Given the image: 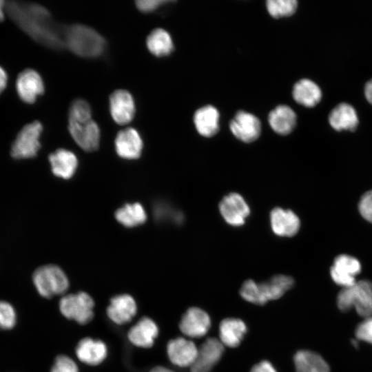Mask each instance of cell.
<instances>
[{
    "label": "cell",
    "instance_id": "22",
    "mask_svg": "<svg viewBox=\"0 0 372 372\" xmlns=\"http://www.w3.org/2000/svg\"><path fill=\"white\" fill-rule=\"evenodd\" d=\"M158 334V328L155 322L149 318L143 317L130 328L127 338L136 347L150 348Z\"/></svg>",
    "mask_w": 372,
    "mask_h": 372
},
{
    "label": "cell",
    "instance_id": "18",
    "mask_svg": "<svg viewBox=\"0 0 372 372\" xmlns=\"http://www.w3.org/2000/svg\"><path fill=\"white\" fill-rule=\"evenodd\" d=\"M137 311L136 301L129 294H121L112 297L107 308L108 318L116 324L130 322Z\"/></svg>",
    "mask_w": 372,
    "mask_h": 372
},
{
    "label": "cell",
    "instance_id": "10",
    "mask_svg": "<svg viewBox=\"0 0 372 372\" xmlns=\"http://www.w3.org/2000/svg\"><path fill=\"white\" fill-rule=\"evenodd\" d=\"M224 352V345L215 338H207L198 348L191 372H209L218 363Z\"/></svg>",
    "mask_w": 372,
    "mask_h": 372
},
{
    "label": "cell",
    "instance_id": "39",
    "mask_svg": "<svg viewBox=\"0 0 372 372\" xmlns=\"http://www.w3.org/2000/svg\"><path fill=\"white\" fill-rule=\"evenodd\" d=\"M364 95L366 100L372 105V78L367 81L364 85Z\"/></svg>",
    "mask_w": 372,
    "mask_h": 372
},
{
    "label": "cell",
    "instance_id": "27",
    "mask_svg": "<svg viewBox=\"0 0 372 372\" xmlns=\"http://www.w3.org/2000/svg\"><path fill=\"white\" fill-rule=\"evenodd\" d=\"M247 332V326L240 319L226 318L219 326L220 341L224 346L238 347Z\"/></svg>",
    "mask_w": 372,
    "mask_h": 372
},
{
    "label": "cell",
    "instance_id": "24",
    "mask_svg": "<svg viewBox=\"0 0 372 372\" xmlns=\"http://www.w3.org/2000/svg\"><path fill=\"white\" fill-rule=\"evenodd\" d=\"M292 95L298 104L307 107H313L320 102L322 92L320 86L312 80L302 79L295 83Z\"/></svg>",
    "mask_w": 372,
    "mask_h": 372
},
{
    "label": "cell",
    "instance_id": "34",
    "mask_svg": "<svg viewBox=\"0 0 372 372\" xmlns=\"http://www.w3.org/2000/svg\"><path fill=\"white\" fill-rule=\"evenodd\" d=\"M51 372H79V369L71 358L60 355L56 358Z\"/></svg>",
    "mask_w": 372,
    "mask_h": 372
},
{
    "label": "cell",
    "instance_id": "32",
    "mask_svg": "<svg viewBox=\"0 0 372 372\" xmlns=\"http://www.w3.org/2000/svg\"><path fill=\"white\" fill-rule=\"evenodd\" d=\"M91 116V107L87 101L79 99L72 103L69 108V122L85 123L92 120Z\"/></svg>",
    "mask_w": 372,
    "mask_h": 372
},
{
    "label": "cell",
    "instance_id": "31",
    "mask_svg": "<svg viewBox=\"0 0 372 372\" xmlns=\"http://www.w3.org/2000/svg\"><path fill=\"white\" fill-rule=\"evenodd\" d=\"M266 6L269 14L276 19L293 15L298 8L296 0H268Z\"/></svg>",
    "mask_w": 372,
    "mask_h": 372
},
{
    "label": "cell",
    "instance_id": "28",
    "mask_svg": "<svg viewBox=\"0 0 372 372\" xmlns=\"http://www.w3.org/2000/svg\"><path fill=\"white\" fill-rule=\"evenodd\" d=\"M296 372H330V368L324 358L309 350L298 351L294 356Z\"/></svg>",
    "mask_w": 372,
    "mask_h": 372
},
{
    "label": "cell",
    "instance_id": "5",
    "mask_svg": "<svg viewBox=\"0 0 372 372\" xmlns=\"http://www.w3.org/2000/svg\"><path fill=\"white\" fill-rule=\"evenodd\" d=\"M32 280L39 293L46 298L63 294L69 287L66 274L54 265H46L37 269Z\"/></svg>",
    "mask_w": 372,
    "mask_h": 372
},
{
    "label": "cell",
    "instance_id": "9",
    "mask_svg": "<svg viewBox=\"0 0 372 372\" xmlns=\"http://www.w3.org/2000/svg\"><path fill=\"white\" fill-rule=\"evenodd\" d=\"M361 264L355 257L348 254H340L333 260L330 269L333 281L339 286L349 287L356 282V276L361 271Z\"/></svg>",
    "mask_w": 372,
    "mask_h": 372
},
{
    "label": "cell",
    "instance_id": "7",
    "mask_svg": "<svg viewBox=\"0 0 372 372\" xmlns=\"http://www.w3.org/2000/svg\"><path fill=\"white\" fill-rule=\"evenodd\" d=\"M43 130L38 121L24 125L14 141L10 154L14 158H28L37 155L41 147L39 138Z\"/></svg>",
    "mask_w": 372,
    "mask_h": 372
},
{
    "label": "cell",
    "instance_id": "16",
    "mask_svg": "<svg viewBox=\"0 0 372 372\" xmlns=\"http://www.w3.org/2000/svg\"><path fill=\"white\" fill-rule=\"evenodd\" d=\"M270 223L273 232L281 237H292L299 231L300 220L291 209L273 208L270 212Z\"/></svg>",
    "mask_w": 372,
    "mask_h": 372
},
{
    "label": "cell",
    "instance_id": "13",
    "mask_svg": "<svg viewBox=\"0 0 372 372\" xmlns=\"http://www.w3.org/2000/svg\"><path fill=\"white\" fill-rule=\"evenodd\" d=\"M68 129L72 138L83 150L92 152L98 148L100 130L93 120L85 123L69 122Z\"/></svg>",
    "mask_w": 372,
    "mask_h": 372
},
{
    "label": "cell",
    "instance_id": "1",
    "mask_svg": "<svg viewBox=\"0 0 372 372\" xmlns=\"http://www.w3.org/2000/svg\"><path fill=\"white\" fill-rule=\"evenodd\" d=\"M12 10L21 26L37 41L52 48L65 47V28L54 22L44 7L30 3L16 6Z\"/></svg>",
    "mask_w": 372,
    "mask_h": 372
},
{
    "label": "cell",
    "instance_id": "15",
    "mask_svg": "<svg viewBox=\"0 0 372 372\" xmlns=\"http://www.w3.org/2000/svg\"><path fill=\"white\" fill-rule=\"evenodd\" d=\"M110 110L116 123L125 125L134 118L135 105L131 94L125 90L114 91L110 97Z\"/></svg>",
    "mask_w": 372,
    "mask_h": 372
},
{
    "label": "cell",
    "instance_id": "21",
    "mask_svg": "<svg viewBox=\"0 0 372 372\" xmlns=\"http://www.w3.org/2000/svg\"><path fill=\"white\" fill-rule=\"evenodd\" d=\"M76 355L82 362L96 366L102 363L107 355L106 344L100 340L84 338L77 344Z\"/></svg>",
    "mask_w": 372,
    "mask_h": 372
},
{
    "label": "cell",
    "instance_id": "23",
    "mask_svg": "<svg viewBox=\"0 0 372 372\" xmlns=\"http://www.w3.org/2000/svg\"><path fill=\"white\" fill-rule=\"evenodd\" d=\"M52 172L57 177L70 178L78 166L76 155L65 149H58L49 156Z\"/></svg>",
    "mask_w": 372,
    "mask_h": 372
},
{
    "label": "cell",
    "instance_id": "30",
    "mask_svg": "<svg viewBox=\"0 0 372 372\" xmlns=\"http://www.w3.org/2000/svg\"><path fill=\"white\" fill-rule=\"evenodd\" d=\"M115 218L123 226L133 227L144 223L147 214L141 204L127 203L116 210Z\"/></svg>",
    "mask_w": 372,
    "mask_h": 372
},
{
    "label": "cell",
    "instance_id": "19",
    "mask_svg": "<svg viewBox=\"0 0 372 372\" xmlns=\"http://www.w3.org/2000/svg\"><path fill=\"white\" fill-rule=\"evenodd\" d=\"M117 154L125 159H136L141 154L143 141L138 132L132 127L119 131L115 138Z\"/></svg>",
    "mask_w": 372,
    "mask_h": 372
},
{
    "label": "cell",
    "instance_id": "29",
    "mask_svg": "<svg viewBox=\"0 0 372 372\" xmlns=\"http://www.w3.org/2000/svg\"><path fill=\"white\" fill-rule=\"evenodd\" d=\"M147 47L156 56L169 55L174 50V44L169 34L162 28H156L147 37Z\"/></svg>",
    "mask_w": 372,
    "mask_h": 372
},
{
    "label": "cell",
    "instance_id": "33",
    "mask_svg": "<svg viewBox=\"0 0 372 372\" xmlns=\"http://www.w3.org/2000/svg\"><path fill=\"white\" fill-rule=\"evenodd\" d=\"M16 322V313L12 306L7 302L0 300V329H12Z\"/></svg>",
    "mask_w": 372,
    "mask_h": 372
},
{
    "label": "cell",
    "instance_id": "12",
    "mask_svg": "<svg viewBox=\"0 0 372 372\" xmlns=\"http://www.w3.org/2000/svg\"><path fill=\"white\" fill-rule=\"evenodd\" d=\"M211 326L209 315L198 307H191L181 318L179 328L190 338H201L207 334Z\"/></svg>",
    "mask_w": 372,
    "mask_h": 372
},
{
    "label": "cell",
    "instance_id": "43",
    "mask_svg": "<svg viewBox=\"0 0 372 372\" xmlns=\"http://www.w3.org/2000/svg\"><path fill=\"white\" fill-rule=\"evenodd\" d=\"M352 344H353V346L355 347H358V342L356 340H352Z\"/></svg>",
    "mask_w": 372,
    "mask_h": 372
},
{
    "label": "cell",
    "instance_id": "37",
    "mask_svg": "<svg viewBox=\"0 0 372 372\" xmlns=\"http://www.w3.org/2000/svg\"><path fill=\"white\" fill-rule=\"evenodd\" d=\"M168 2H169V1L139 0L136 1V5L141 11L144 12H149L155 10L163 3Z\"/></svg>",
    "mask_w": 372,
    "mask_h": 372
},
{
    "label": "cell",
    "instance_id": "36",
    "mask_svg": "<svg viewBox=\"0 0 372 372\" xmlns=\"http://www.w3.org/2000/svg\"><path fill=\"white\" fill-rule=\"evenodd\" d=\"M358 210L366 220L372 223V189L362 196L358 203Z\"/></svg>",
    "mask_w": 372,
    "mask_h": 372
},
{
    "label": "cell",
    "instance_id": "2",
    "mask_svg": "<svg viewBox=\"0 0 372 372\" xmlns=\"http://www.w3.org/2000/svg\"><path fill=\"white\" fill-rule=\"evenodd\" d=\"M64 43L76 55L94 58L101 55L105 41L93 28L82 24H74L64 29Z\"/></svg>",
    "mask_w": 372,
    "mask_h": 372
},
{
    "label": "cell",
    "instance_id": "17",
    "mask_svg": "<svg viewBox=\"0 0 372 372\" xmlns=\"http://www.w3.org/2000/svg\"><path fill=\"white\" fill-rule=\"evenodd\" d=\"M328 121L337 132L355 131L359 125V117L355 107L350 103L342 102L337 104L329 112Z\"/></svg>",
    "mask_w": 372,
    "mask_h": 372
},
{
    "label": "cell",
    "instance_id": "4",
    "mask_svg": "<svg viewBox=\"0 0 372 372\" xmlns=\"http://www.w3.org/2000/svg\"><path fill=\"white\" fill-rule=\"evenodd\" d=\"M337 305L343 312L354 308L364 318L372 316V282L362 280L342 288L337 296Z\"/></svg>",
    "mask_w": 372,
    "mask_h": 372
},
{
    "label": "cell",
    "instance_id": "20",
    "mask_svg": "<svg viewBox=\"0 0 372 372\" xmlns=\"http://www.w3.org/2000/svg\"><path fill=\"white\" fill-rule=\"evenodd\" d=\"M198 352L195 344L184 338L171 340L167 346V353L169 360L180 367L191 366Z\"/></svg>",
    "mask_w": 372,
    "mask_h": 372
},
{
    "label": "cell",
    "instance_id": "11",
    "mask_svg": "<svg viewBox=\"0 0 372 372\" xmlns=\"http://www.w3.org/2000/svg\"><path fill=\"white\" fill-rule=\"evenodd\" d=\"M231 133L245 143L255 141L260 135L261 123L254 114L238 111L229 123Z\"/></svg>",
    "mask_w": 372,
    "mask_h": 372
},
{
    "label": "cell",
    "instance_id": "38",
    "mask_svg": "<svg viewBox=\"0 0 372 372\" xmlns=\"http://www.w3.org/2000/svg\"><path fill=\"white\" fill-rule=\"evenodd\" d=\"M250 372H277L273 366L267 360L255 364Z\"/></svg>",
    "mask_w": 372,
    "mask_h": 372
},
{
    "label": "cell",
    "instance_id": "3",
    "mask_svg": "<svg viewBox=\"0 0 372 372\" xmlns=\"http://www.w3.org/2000/svg\"><path fill=\"white\" fill-rule=\"evenodd\" d=\"M293 285L294 280L285 275L274 276L268 281L261 283L247 280L242 284L240 294L249 302L262 305L269 300L281 298Z\"/></svg>",
    "mask_w": 372,
    "mask_h": 372
},
{
    "label": "cell",
    "instance_id": "35",
    "mask_svg": "<svg viewBox=\"0 0 372 372\" xmlns=\"http://www.w3.org/2000/svg\"><path fill=\"white\" fill-rule=\"evenodd\" d=\"M355 336L358 340L372 344V316L366 318L356 327Z\"/></svg>",
    "mask_w": 372,
    "mask_h": 372
},
{
    "label": "cell",
    "instance_id": "8",
    "mask_svg": "<svg viewBox=\"0 0 372 372\" xmlns=\"http://www.w3.org/2000/svg\"><path fill=\"white\" fill-rule=\"evenodd\" d=\"M218 207L225 222L234 227L243 225L250 214V208L245 198L236 192L224 196Z\"/></svg>",
    "mask_w": 372,
    "mask_h": 372
},
{
    "label": "cell",
    "instance_id": "6",
    "mask_svg": "<svg viewBox=\"0 0 372 372\" xmlns=\"http://www.w3.org/2000/svg\"><path fill=\"white\" fill-rule=\"evenodd\" d=\"M94 302L86 292L81 291L64 296L59 302L63 316L80 324L89 323L94 317Z\"/></svg>",
    "mask_w": 372,
    "mask_h": 372
},
{
    "label": "cell",
    "instance_id": "40",
    "mask_svg": "<svg viewBox=\"0 0 372 372\" xmlns=\"http://www.w3.org/2000/svg\"><path fill=\"white\" fill-rule=\"evenodd\" d=\"M8 81V75L4 69L0 66V93L6 87Z\"/></svg>",
    "mask_w": 372,
    "mask_h": 372
},
{
    "label": "cell",
    "instance_id": "41",
    "mask_svg": "<svg viewBox=\"0 0 372 372\" xmlns=\"http://www.w3.org/2000/svg\"><path fill=\"white\" fill-rule=\"evenodd\" d=\"M149 372H174L173 371L161 366L153 368Z\"/></svg>",
    "mask_w": 372,
    "mask_h": 372
},
{
    "label": "cell",
    "instance_id": "26",
    "mask_svg": "<svg viewBox=\"0 0 372 372\" xmlns=\"http://www.w3.org/2000/svg\"><path fill=\"white\" fill-rule=\"evenodd\" d=\"M197 132L204 137H211L219 130V113L212 105H206L197 110L194 116Z\"/></svg>",
    "mask_w": 372,
    "mask_h": 372
},
{
    "label": "cell",
    "instance_id": "42",
    "mask_svg": "<svg viewBox=\"0 0 372 372\" xmlns=\"http://www.w3.org/2000/svg\"><path fill=\"white\" fill-rule=\"evenodd\" d=\"M3 3H4V1L2 0H0V20H2L4 17Z\"/></svg>",
    "mask_w": 372,
    "mask_h": 372
},
{
    "label": "cell",
    "instance_id": "14",
    "mask_svg": "<svg viewBox=\"0 0 372 372\" xmlns=\"http://www.w3.org/2000/svg\"><path fill=\"white\" fill-rule=\"evenodd\" d=\"M16 89L19 97L25 102L33 103L44 92V85L40 74L28 68L21 72L16 80Z\"/></svg>",
    "mask_w": 372,
    "mask_h": 372
},
{
    "label": "cell",
    "instance_id": "25",
    "mask_svg": "<svg viewBox=\"0 0 372 372\" xmlns=\"http://www.w3.org/2000/svg\"><path fill=\"white\" fill-rule=\"evenodd\" d=\"M268 121L271 129L276 133L287 135L294 130L297 116L290 107L280 105L269 112Z\"/></svg>",
    "mask_w": 372,
    "mask_h": 372
}]
</instances>
